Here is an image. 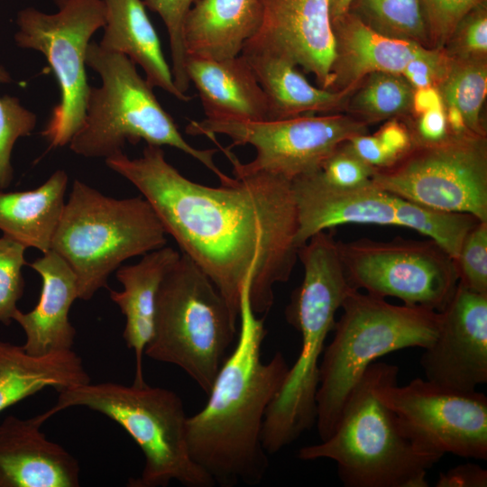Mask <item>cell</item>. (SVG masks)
I'll use <instances>...</instances> for the list:
<instances>
[{
  "label": "cell",
  "instance_id": "obj_17",
  "mask_svg": "<svg viewBox=\"0 0 487 487\" xmlns=\"http://www.w3.org/2000/svg\"><path fill=\"white\" fill-rule=\"evenodd\" d=\"M298 211L297 245L317 233L345 224L400 226L402 198L372 183L355 189H336L311 176L291 181Z\"/></svg>",
  "mask_w": 487,
  "mask_h": 487
},
{
  "label": "cell",
  "instance_id": "obj_16",
  "mask_svg": "<svg viewBox=\"0 0 487 487\" xmlns=\"http://www.w3.org/2000/svg\"><path fill=\"white\" fill-rule=\"evenodd\" d=\"M335 47L329 0H265L262 24L244 49L284 57L331 89Z\"/></svg>",
  "mask_w": 487,
  "mask_h": 487
},
{
  "label": "cell",
  "instance_id": "obj_4",
  "mask_svg": "<svg viewBox=\"0 0 487 487\" xmlns=\"http://www.w3.org/2000/svg\"><path fill=\"white\" fill-rule=\"evenodd\" d=\"M395 366L381 362L369 365L330 436L301 447L299 458L333 460L346 487H427V473L442 456L418 445L377 392Z\"/></svg>",
  "mask_w": 487,
  "mask_h": 487
},
{
  "label": "cell",
  "instance_id": "obj_23",
  "mask_svg": "<svg viewBox=\"0 0 487 487\" xmlns=\"http://www.w3.org/2000/svg\"><path fill=\"white\" fill-rule=\"evenodd\" d=\"M265 0H197L184 25L188 56L223 60L241 54L258 32Z\"/></svg>",
  "mask_w": 487,
  "mask_h": 487
},
{
  "label": "cell",
  "instance_id": "obj_2",
  "mask_svg": "<svg viewBox=\"0 0 487 487\" xmlns=\"http://www.w3.org/2000/svg\"><path fill=\"white\" fill-rule=\"evenodd\" d=\"M249 295L245 289L235 347L222 364L205 407L187 419L190 455L220 486L256 484L264 477L265 415L289 369L280 352L262 362L264 319L253 312Z\"/></svg>",
  "mask_w": 487,
  "mask_h": 487
},
{
  "label": "cell",
  "instance_id": "obj_9",
  "mask_svg": "<svg viewBox=\"0 0 487 487\" xmlns=\"http://www.w3.org/2000/svg\"><path fill=\"white\" fill-rule=\"evenodd\" d=\"M239 320L204 271L180 253L157 295L144 354L183 370L208 394L238 334Z\"/></svg>",
  "mask_w": 487,
  "mask_h": 487
},
{
  "label": "cell",
  "instance_id": "obj_34",
  "mask_svg": "<svg viewBox=\"0 0 487 487\" xmlns=\"http://www.w3.org/2000/svg\"><path fill=\"white\" fill-rule=\"evenodd\" d=\"M26 247L4 235L0 237V323L8 326L19 310L17 302L24 288L22 269L26 265Z\"/></svg>",
  "mask_w": 487,
  "mask_h": 487
},
{
  "label": "cell",
  "instance_id": "obj_3",
  "mask_svg": "<svg viewBox=\"0 0 487 487\" xmlns=\"http://www.w3.org/2000/svg\"><path fill=\"white\" fill-rule=\"evenodd\" d=\"M298 259L304 277L292 292L285 316L301 335V349L265 415L262 439L269 455L293 443L315 424L325 341L334 330L336 311L353 289L330 233L322 231L310 237L299 248Z\"/></svg>",
  "mask_w": 487,
  "mask_h": 487
},
{
  "label": "cell",
  "instance_id": "obj_41",
  "mask_svg": "<svg viewBox=\"0 0 487 487\" xmlns=\"http://www.w3.org/2000/svg\"><path fill=\"white\" fill-rule=\"evenodd\" d=\"M437 487H486L487 471L479 464L467 463L440 473Z\"/></svg>",
  "mask_w": 487,
  "mask_h": 487
},
{
  "label": "cell",
  "instance_id": "obj_14",
  "mask_svg": "<svg viewBox=\"0 0 487 487\" xmlns=\"http://www.w3.org/2000/svg\"><path fill=\"white\" fill-rule=\"evenodd\" d=\"M398 373L395 366L377 392L418 445L440 456L487 459L485 394L449 390L422 378L399 386Z\"/></svg>",
  "mask_w": 487,
  "mask_h": 487
},
{
  "label": "cell",
  "instance_id": "obj_11",
  "mask_svg": "<svg viewBox=\"0 0 487 487\" xmlns=\"http://www.w3.org/2000/svg\"><path fill=\"white\" fill-rule=\"evenodd\" d=\"M186 133L207 137L223 134L233 145L253 146L256 154L247 163L219 146L232 162L234 176L263 172L292 181L314 172L344 142L367 133V124L338 113L253 122L205 118L190 121Z\"/></svg>",
  "mask_w": 487,
  "mask_h": 487
},
{
  "label": "cell",
  "instance_id": "obj_33",
  "mask_svg": "<svg viewBox=\"0 0 487 487\" xmlns=\"http://www.w3.org/2000/svg\"><path fill=\"white\" fill-rule=\"evenodd\" d=\"M345 142L308 176L336 189H355L371 184L375 170L354 154Z\"/></svg>",
  "mask_w": 487,
  "mask_h": 487
},
{
  "label": "cell",
  "instance_id": "obj_39",
  "mask_svg": "<svg viewBox=\"0 0 487 487\" xmlns=\"http://www.w3.org/2000/svg\"><path fill=\"white\" fill-rule=\"evenodd\" d=\"M407 126L414 146L436 145L455 136L449 130L444 107L416 115L412 124Z\"/></svg>",
  "mask_w": 487,
  "mask_h": 487
},
{
  "label": "cell",
  "instance_id": "obj_42",
  "mask_svg": "<svg viewBox=\"0 0 487 487\" xmlns=\"http://www.w3.org/2000/svg\"><path fill=\"white\" fill-rule=\"evenodd\" d=\"M443 107V99L437 87H427L414 89L411 112L415 113V116L430 110Z\"/></svg>",
  "mask_w": 487,
  "mask_h": 487
},
{
  "label": "cell",
  "instance_id": "obj_29",
  "mask_svg": "<svg viewBox=\"0 0 487 487\" xmlns=\"http://www.w3.org/2000/svg\"><path fill=\"white\" fill-rule=\"evenodd\" d=\"M349 13L381 34L432 48L419 0H353Z\"/></svg>",
  "mask_w": 487,
  "mask_h": 487
},
{
  "label": "cell",
  "instance_id": "obj_43",
  "mask_svg": "<svg viewBox=\"0 0 487 487\" xmlns=\"http://www.w3.org/2000/svg\"><path fill=\"white\" fill-rule=\"evenodd\" d=\"M353 0H329V14L331 23L349 12Z\"/></svg>",
  "mask_w": 487,
  "mask_h": 487
},
{
  "label": "cell",
  "instance_id": "obj_6",
  "mask_svg": "<svg viewBox=\"0 0 487 487\" xmlns=\"http://www.w3.org/2000/svg\"><path fill=\"white\" fill-rule=\"evenodd\" d=\"M86 65L101 78L90 87L84 120L69 142L70 150L86 158L105 160L123 152L125 142L170 146L198 161L220 182L230 179L216 165V149L201 150L189 144L172 116L161 106L153 88L125 55L90 42Z\"/></svg>",
  "mask_w": 487,
  "mask_h": 487
},
{
  "label": "cell",
  "instance_id": "obj_7",
  "mask_svg": "<svg viewBox=\"0 0 487 487\" xmlns=\"http://www.w3.org/2000/svg\"><path fill=\"white\" fill-rule=\"evenodd\" d=\"M166 236L143 197L117 199L74 179L51 250L73 271L78 299L88 300L124 261L165 246Z\"/></svg>",
  "mask_w": 487,
  "mask_h": 487
},
{
  "label": "cell",
  "instance_id": "obj_37",
  "mask_svg": "<svg viewBox=\"0 0 487 487\" xmlns=\"http://www.w3.org/2000/svg\"><path fill=\"white\" fill-rule=\"evenodd\" d=\"M447 45L450 48L446 51L454 58H486V2L477 5L462 19L446 46Z\"/></svg>",
  "mask_w": 487,
  "mask_h": 487
},
{
  "label": "cell",
  "instance_id": "obj_38",
  "mask_svg": "<svg viewBox=\"0 0 487 487\" xmlns=\"http://www.w3.org/2000/svg\"><path fill=\"white\" fill-rule=\"evenodd\" d=\"M453 61L454 58L445 48H429L410 60L400 75L413 89L438 87L447 77Z\"/></svg>",
  "mask_w": 487,
  "mask_h": 487
},
{
  "label": "cell",
  "instance_id": "obj_31",
  "mask_svg": "<svg viewBox=\"0 0 487 487\" xmlns=\"http://www.w3.org/2000/svg\"><path fill=\"white\" fill-rule=\"evenodd\" d=\"M10 81V74L0 65V84ZM36 123V115L17 97L0 96V190L7 188L14 179L11 157L15 142L30 135Z\"/></svg>",
  "mask_w": 487,
  "mask_h": 487
},
{
  "label": "cell",
  "instance_id": "obj_26",
  "mask_svg": "<svg viewBox=\"0 0 487 487\" xmlns=\"http://www.w3.org/2000/svg\"><path fill=\"white\" fill-rule=\"evenodd\" d=\"M91 381L72 350L35 356L0 340V413L45 388L58 392Z\"/></svg>",
  "mask_w": 487,
  "mask_h": 487
},
{
  "label": "cell",
  "instance_id": "obj_30",
  "mask_svg": "<svg viewBox=\"0 0 487 487\" xmlns=\"http://www.w3.org/2000/svg\"><path fill=\"white\" fill-rule=\"evenodd\" d=\"M437 88L444 106L457 107L471 133L486 135L481 120V110L487 93L485 58H454L447 77Z\"/></svg>",
  "mask_w": 487,
  "mask_h": 487
},
{
  "label": "cell",
  "instance_id": "obj_18",
  "mask_svg": "<svg viewBox=\"0 0 487 487\" xmlns=\"http://www.w3.org/2000/svg\"><path fill=\"white\" fill-rule=\"evenodd\" d=\"M43 414L0 424V487H78L79 465L41 430Z\"/></svg>",
  "mask_w": 487,
  "mask_h": 487
},
{
  "label": "cell",
  "instance_id": "obj_28",
  "mask_svg": "<svg viewBox=\"0 0 487 487\" xmlns=\"http://www.w3.org/2000/svg\"><path fill=\"white\" fill-rule=\"evenodd\" d=\"M354 91L345 107L366 124L404 116L411 111L414 89L400 74L371 73Z\"/></svg>",
  "mask_w": 487,
  "mask_h": 487
},
{
  "label": "cell",
  "instance_id": "obj_20",
  "mask_svg": "<svg viewBox=\"0 0 487 487\" xmlns=\"http://www.w3.org/2000/svg\"><path fill=\"white\" fill-rule=\"evenodd\" d=\"M335 60L332 90H354L373 72L401 74L413 59L429 47L381 34L351 13L334 21Z\"/></svg>",
  "mask_w": 487,
  "mask_h": 487
},
{
  "label": "cell",
  "instance_id": "obj_36",
  "mask_svg": "<svg viewBox=\"0 0 487 487\" xmlns=\"http://www.w3.org/2000/svg\"><path fill=\"white\" fill-rule=\"evenodd\" d=\"M432 48H445L462 19L486 0H419Z\"/></svg>",
  "mask_w": 487,
  "mask_h": 487
},
{
  "label": "cell",
  "instance_id": "obj_24",
  "mask_svg": "<svg viewBox=\"0 0 487 487\" xmlns=\"http://www.w3.org/2000/svg\"><path fill=\"white\" fill-rule=\"evenodd\" d=\"M247 60L267 99L269 120L317 113L332 114L345 108L353 90L315 87L289 60L256 49L244 48Z\"/></svg>",
  "mask_w": 487,
  "mask_h": 487
},
{
  "label": "cell",
  "instance_id": "obj_10",
  "mask_svg": "<svg viewBox=\"0 0 487 487\" xmlns=\"http://www.w3.org/2000/svg\"><path fill=\"white\" fill-rule=\"evenodd\" d=\"M58 11L47 14L34 7L18 12L16 44L41 52L60 87V102L41 132L49 148L69 143L86 113L90 86L86 54L93 34L106 23L103 0H56Z\"/></svg>",
  "mask_w": 487,
  "mask_h": 487
},
{
  "label": "cell",
  "instance_id": "obj_12",
  "mask_svg": "<svg viewBox=\"0 0 487 487\" xmlns=\"http://www.w3.org/2000/svg\"><path fill=\"white\" fill-rule=\"evenodd\" d=\"M336 244L354 289L436 312L445 309L455 292L459 280L455 262L433 240L363 238Z\"/></svg>",
  "mask_w": 487,
  "mask_h": 487
},
{
  "label": "cell",
  "instance_id": "obj_8",
  "mask_svg": "<svg viewBox=\"0 0 487 487\" xmlns=\"http://www.w3.org/2000/svg\"><path fill=\"white\" fill-rule=\"evenodd\" d=\"M86 407L119 424L142 451L145 464L131 487H165L177 481L187 487H211L213 479L192 459L187 419L180 398L172 391L142 385L91 381L59 392L43 412L49 419L71 407Z\"/></svg>",
  "mask_w": 487,
  "mask_h": 487
},
{
  "label": "cell",
  "instance_id": "obj_25",
  "mask_svg": "<svg viewBox=\"0 0 487 487\" xmlns=\"http://www.w3.org/2000/svg\"><path fill=\"white\" fill-rule=\"evenodd\" d=\"M106 6L104 34L98 43L104 50L127 56L144 71L152 87H160L181 101L191 96L176 87L161 50L159 36L142 0H103Z\"/></svg>",
  "mask_w": 487,
  "mask_h": 487
},
{
  "label": "cell",
  "instance_id": "obj_40",
  "mask_svg": "<svg viewBox=\"0 0 487 487\" xmlns=\"http://www.w3.org/2000/svg\"><path fill=\"white\" fill-rule=\"evenodd\" d=\"M373 135L391 162V167L401 161L414 147L407 124L397 118L389 119Z\"/></svg>",
  "mask_w": 487,
  "mask_h": 487
},
{
  "label": "cell",
  "instance_id": "obj_5",
  "mask_svg": "<svg viewBox=\"0 0 487 487\" xmlns=\"http://www.w3.org/2000/svg\"><path fill=\"white\" fill-rule=\"evenodd\" d=\"M341 308L333 340L319 363L315 424L321 441L333 433L346 399L369 365L400 349L427 348L440 326V312L393 305L354 288Z\"/></svg>",
  "mask_w": 487,
  "mask_h": 487
},
{
  "label": "cell",
  "instance_id": "obj_27",
  "mask_svg": "<svg viewBox=\"0 0 487 487\" xmlns=\"http://www.w3.org/2000/svg\"><path fill=\"white\" fill-rule=\"evenodd\" d=\"M68 181L66 171L58 170L34 189L0 191V230L3 234L42 253L51 250L66 202Z\"/></svg>",
  "mask_w": 487,
  "mask_h": 487
},
{
  "label": "cell",
  "instance_id": "obj_15",
  "mask_svg": "<svg viewBox=\"0 0 487 487\" xmlns=\"http://www.w3.org/2000/svg\"><path fill=\"white\" fill-rule=\"evenodd\" d=\"M419 363L426 380L449 390L472 391L487 382V294L458 282Z\"/></svg>",
  "mask_w": 487,
  "mask_h": 487
},
{
  "label": "cell",
  "instance_id": "obj_13",
  "mask_svg": "<svg viewBox=\"0 0 487 487\" xmlns=\"http://www.w3.org/2000/svg\"><path fill=\"white\" fill-rule=\"evenodd\" d=\"M377 187L427 207L487 221V139L467 133L414 146L398 163L377 170Z\"/></svg>",
  "mask_w": 487,
  "mask_h": 487
},
{
  "label": "cell",
  "instance_id": "obj_32",
  "mask_svg": "<svg viewBox=\"0 0 487 487\" xmlns=\"http://www.w3.org/2000/svg\"><path fill=\"white\" fill-rule=\"evenodd\" d=\"M196 1L143 0L145 6L157 13L166 26L174 83L179 90L185 94L190 82L186 71L187 53L184 45V25L187 15Z\"/></svg>",
  "mask_w": 487,
  "mask_h": 487
},
{
  "label": "cell",
  "instance_id": "obj_1",
  "mask_svg": "<svg viewBox=\"0 0 487 487\" xmlns=\"http://www.w3.org/2000/svg\"><path fill=\"white\" fill-rule=\"evenodd\" d=\"M106 164L140 191L181 253L211 280L238 320L245 289L255 314L270 311L275 285L289 280L298 260L290 180L260 172L206 186L169 163L161 147L148 144L139 158L122 152Z\"/></svg>",
  "mask_w": 487,
  "mask_h": 487
},
{
  "label": "cell",
  "instance_id": "obj_22",
  "mask_svg": "<svg viewBox=\"0 0 487 487\" xmlns=\"http://www.w3.org/2000/svg\"><path fill=\"white\" fill-rule=\"evenodd\" d=\"M180 256L177 250L163 246L153 250L132 265L115 271L123 290L110 289V299L125 317L123 337L133 351L135 375L133 384L145 383L142 372L144 350L154 331L157 295L161 283Z\"/></svg>",
  "mask_w": 487,
  "mask_h": 487
},
{
  "label": "cell",
  "instance_id": "obj_19",
  "mask_svg": "<svg viewBox=\"0 0 487 487\" xmlns=\"http://www.w3.org/2000/svg\"><path fill=\"white\" fill-rule=\"evenodd\" d=\"M30 267L41 276L42 286L37 305L26 313L19 309L14 317L25 335L22 346L35 356L71 350L76 329L69 315L78 299L76 276L52 250L30 263Z\"/></svg>",
  "mask_w": 487,
  "mask_h": 487
},
{
  "label": "cell",
  "instance_id": "obj_35",
  "mask_svg": "<svg viewBox=\"0 0 487 487\" xmlns=\"http://www.w3.org/2000/svg\"><path fill=\"white\" fill-rule=\"evenodd\" d=\"M455 262L458 282L487 294V221H479L467 233Z\"/></svg>",
  "mask_w": 487,
  "mask_h": 487
},
{
  "label": "cell",
  "instance_id": "obj_21",
  "mask_svg": "<svg viewBox=\"0 0 487 487\" xmlns=\"http://www.w3.org/2000/svg\"><path fill=\"white\" fill-rule=\"evenodd\" d=\"M186 71L209 120H269L266 96L242 55L215 60L188 56Z\"/></svg>",
  "mask_w": 487,
  "mask_h": 487
}]
</instances>
